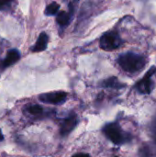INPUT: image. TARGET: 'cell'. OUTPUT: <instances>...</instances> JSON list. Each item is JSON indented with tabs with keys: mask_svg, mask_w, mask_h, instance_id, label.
Masks as SVG:
<instances>
[{
	"mask_svg": "<svg viewBox=\"0 0 156 157\" xmlns=\"http://www.w3.org/2000/svg\"><path fill=\"white\" fill-rule=\"evenodd\" d=\"M59 9H60V6L56 2H52L47 6V7L45 9V14L47 16H53V15L58 14Z\"/></svg>",
	"mask_w": 156,
	"mask_h": 157,
	"instance_id": "cell-11",
	"label": "cell"
},
{
	"mask_svg": "<svg viewBox=\"0 0 156 157\" xmlns=\"http://www.w3.org/2000/svg\"><path fill=\"white\" fill-rule=\"evenodd\" d=\"M156 67L155 66H152L148 72L145 74V75L136 84V89L138 90V92L140 94H143V95H150L154 89V81L152 79L153 75L155 74Z\"/></svg>",
	"mask_w": 156,
	"mask_h": 157,
	"instance_id": "cell-4",
	"label": "cell"
},
{
	"mask_svg": "<svg viewBox=\"0 0 156 157\" xmlns=\"http://www.w3.org/2000/svg\"><path fill=\"white\" fill-rule=\"evenodd\" d=\"M10 3L11 2H9V1H0V10H3V9L9 7Z\"/></svg>",
	"mask_w": 156,
	"mask_h": 157,
	"instance_id": "cell-14",
	"label": "cell"
},
{
	"mask_svg": "<svg viewBox=\"0 0 156 157\" xmlns=\"http://www.w3.org/2000/svg\"><path fill=\"white\" fill-rule=\"evenodd\" d=\"M71 17L72 16L69 14V12L60 11V12H58V14L56 16V21L61 27H66L70 23Z\"/></svg>",
	"mask_w": 156,
	"mask_h": 157,
	"instance_id": "cell-9",
	"label": "cell"
},
{
	"mask_svg": "<svg viewBox=\"0 0 156 157\" xmlns=\"http://www.w3.org/2000/svg\"><path fill=\"white\" fill-rule=\"evenodd\" d=\"M40 100L48 103V104H53V105H60L63 104L66 98H67V93L63 91H56V92H51L42 94L40 96Z\"/></svg>",
	"mask_w": 156,
	"mask_h": 157,
	"instance_id": "cell-5",
	"label": "cell"
},
{
	"mask_svg": "<svg viewBox=\"0 0 156 157\" xmlns=\"http://www.w3.org/2000/svg\"><path fill=\"white\" fill-rule=\"evenodd\" d=\"M26 110H27V112L29 114L33 115V116L40 115L43 112V109L40 105H31V106H29Z\"/></svg>",
	"mask_w": 156,
	"mask_h": 157,
	"instance_id": "cell-12",
	"label": "cell"
},
{
	"mask_svg": "<svg viewBox=\"0 0 156 157\" xmlns=\"http://www.w3.org/2000/svg\"><path fill=\"white\" fill-rule=\"evenodd\" d=\"M3 140H4V136H3V134H2V132L0 131V142L3 141Z\"/></svg>",
	"mask_w": 156,
	"mask_h": 157,
	"instance_id": "cell-16",
	"label": "cell"
},
{
	"mask_svg": "<svg viewBox=\"0 0 156 157\" xmlns=\"http://www.w3.org/2000/svg\"><path fill=\"white\" fill-rule=\"evenodd\" d=\"M48 41H49V37L45 32H42L40 34L35 45L31 48V51L34 52H42L44 50H46L47 45H48Z\"/></svg>",
	"mask_w": 156,
	"mask_h": 157,
	"instance_id": "cell-7",
	"label": "cell"
},
{
	"mask_svg": "<svg viewBox=\"0 0 156 157\" xmlns=\"http://www.w3.org/2000/svg\"><path fill=\"white\" fill-rule=\"evenodd\" d=\"M148 60L143 55L135 52H126L120 54L118 58V63L127 73L135 74L143 71L147 64Z\"/></svg>",
	"mask_w": 156,
	"mask_h": 157,
	"instance_id": "cell-1",
	"label": "cell"
},
{
	"mask_svg": "<svg viewBox=\"0 0 156 157\" xmlns=\"http://www.w3.org/2000/svg\"><path fill=\"white\" fill-rule=\"evenodd\" d=\"M145 157H150V156H149V155H147V154H145Z\"/></svg>",
	"mask_w": 156,
	"mask_h": 157,
	"instance_id": "cell-17",
	"label": "cell"
},
{
	"mask_svg": "<svg viewBox=\"0 0 156 157\" xmlns=\"http://www.w3.org/2000/svg\"><path fill=\"white\" fill-rule=\"evenodd\" d=\"M123 40L117 31H108L102 35L99 40V46L104 51H113L123 44Z\"/></svg>",
	"mask_w": 156,
	"mask_h": 157,
	"instance_id": "cell-3",
	"label": "cell"
},
{
	"mask_svg": "<svg viewBox=\"0 0 156 157\" xmlns=\"http://www.w3.org/2000/svg\"><path fill=\"white\" fill-rule=\"evenodd\" d=\"M103 132L105 136L116 145H121L131 141V135L124 132L117 122L106 124L103 128Z\"/></svg>",
	"mask_w": 156,
	"mask_h": 157,
	"instance_id": "cell-2",
	"label": "cell"
},
{
	"mask_svg": "<svg viewBox=\"0 0 156 157\" xmlns=\"http://www.w3.org/2000/svg\"><path fill=\"white\" fill-rule=\"evenodd\" d=\"M115 157H118V156H115Z\"/></svg>",
	"mask_w": 156,
	"mask_h": 157,
	"instance_id": "cell-18",
	"label": "cell"
},
{
	"mask_svg": "<svg viewBox=\"0 0 156 157\" xmlns=\"http://www.w3.org/2000/svg\"><path fill=\"white\" fill-rule=\"evenodd\" d=\"M102 86L105 87H111V88H121L124 87L125 85L120 84L117 77H110L108 79H106L103 81Z\"/></svg>",
	"mask_w": 156,
	"mask_h": 157,
	"instance_id": "cell-10",
	"label": "cell"
},
{
	"mask_svg": "<svg viewBox=\"0 0 156 157\" xmlns=\"http://www.w3.org/2000/svg\"><path fill=\"white\" fill-rule=\"evenodd\" d=\"M151 133H152V137H153L154 141L156 144V117L154 119V121H152V124H151Z\"/></svg>",
	"mask_w": 156,
	"mask_h": 157,
	"instance_id": "cell-13",
	"label": "cell"
},
{
	"mask_svg": "<svg viewBox=\"0 0 156 157\" xmlns=\"http://www.w3.org/2000/svg\"><path fill=\"white\" fill-rule=\"evenodd\" d=\"M72 157H91L88 154H76Z\"/></svg>",
	"mask_w": 156,
	"mask_h": 157,
	"instance_id": "cell-15",
	"label": "cell"
},
{
	"mask_svg": "<svg viewBox=\"0 0 156 157\" xmlns=\"http://www.w3.org/2000/svg\"><path fill=\"white\" fill-rule=\"evenodd\" d=\"M76 124H77V118H76L75 114L70 115L68 118H66L63 121L61 128H60V134L63 137L67 136L75 128Z\"/></svg>",
	"mask_w": 156,
	"mask_h": 157,
	"instance_id": "cell-6",
	"label": "cell"
},
{
	"mask_svg": "<svg viewBox=\"0 0 156 157\" xmlns=\"http://www.w3.org/2000/svg\"><path fill=\"white\" fill-rule=\"evenodd\" d=\"M20 59V53L16 49H12L10 50L6 58L4 59V62H3V65L4 67H8V66H11L12 64H14L15 63H17L18 60Z\"/></svg>",
	"mask_w": 156,
	"mask_h": 157,
	"instance_id": "cell-8",
	"label": "cell"
}]
</instances>
